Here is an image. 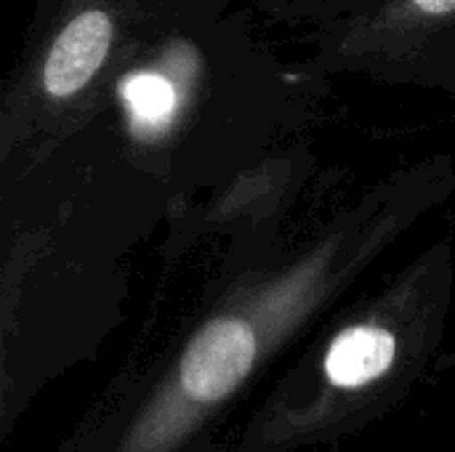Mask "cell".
I'll use <instances>...</instances> for the list:
<instances>
[{
    "instance_id": "6da1fadb",
    "label": "cell",
    "mask_w": 455,
    "mask_h": 452,
    "mask_svg": "<svg viewBox=\"0 0 455 452\" xmlns=\"http://www.w3.org/2000/svg\"><path fill=\"white\" fill-rule=\"evenodd\" d=\"M453 194L455 160L427 155L283 258L240 266L168 333L136 344L56 452H216L267 368Z\"/></svg>"
},
{
    "instance_id": "277c9868",
    "label": "cell",
    "mask_w": 455,
    "mask_h": 452,
    "mask_svg": "<svg viewBox=\"0 0 455 452\" xmlns=\"http://www.w3.org/2000/svg\"><path fill=\"white\" fill-rule=\"evenodd\" d=\"M304 77H363L455 101V0H357L309 27Z\"/></svg>"
},
{
    "instance_id": "8992f818",
    "label": "cell",
    "mask_w": 455,
    "mask_h": 452,
    "mask_svg": "<svg viewBox=\"0 0 455 452\" xmlns=\"http://www.w3.org/2000/svg\"><path fill=\"white\" fill-rule=\"evenodd\" d=\"M192 64V61H189ZM192 67L179 75L168 69L165 61L133 67L120 77V101L125 109L128 131L144 141L160 139L171 131L179 115H187L192 107Z\"/></svg>"
},
{
    "instance_id": "7a4b0ae2",
    "label": "cell",
    "mask_w": 455,
    "mask_h": 452,
    "mask_svg": "<svg viewBox=\"0 0 455 452\" xmlns=\"http://www.w3.org/2000/svg\"><path fill=\"white\" fill-rule=\"evenodd\" d=\"M455 288V232L445 226L371 298L347 312L280 384L272 400L216 452H280L416 365L443 328Z\"/></svg>"
},
{
    "instance_id": "52a82bcc",
    "label": "cell",
    "mask_w": 455,
    "mask_h": 452,
    "mask_svg": "<svg viewBox=\"0 0 455 452\" xmlns=\"http://www.w3.org/2000/svg\"><path fill=\"white\" fill-rule=\"evenodd\" d=\"M267 13L288 21V24H304L312 27L323 19H331L357 0H256Z\"/></svg>"
},
{
    "instance_id": "3957f363",
    "label": "cell",
    "mask_w": 455,
    "mask_h": 452,
    "mask_svg": "<svg viewBox=\"0 0 455 452\" xmlns=\"http://www.w3.org/2000/svg\"><path fill=\"white\" fill-rule=\"evenodd\" d=\"M117 288L37 256L0 261V450L29 408L91 362L117 322Z\"/></svg>"
},
{
    "instance_id": "5b68a950",
    "label": "cell",
    "mask_w": 455,
    "mask_h": 452,
    "mask_svg": "<svg viewBox=\"0 0 455 452\" xmlns=\"http://www.w3.org/2000/svg\"><path fill=\"white\" fill-rule=\"evenodd\" d=\"M123 16L125 3L120 0H67L40 53L24 72L5 120L35 128L77 107L109 64Z\"/></svg>"
}]
</instances>
